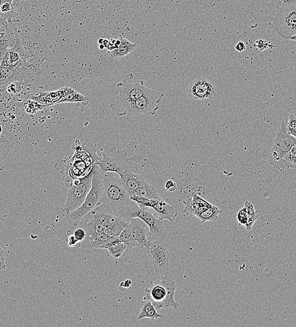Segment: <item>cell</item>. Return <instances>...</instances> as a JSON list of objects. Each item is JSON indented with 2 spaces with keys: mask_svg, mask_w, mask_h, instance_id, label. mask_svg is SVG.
<instances>
[{
  "mask_svg": "<svg viewBox=\"0 0 296 327\" xmlns=\"http://www.w3.org/2000/svg\"><path fill=\"white\" fill-rule=\"evenodd\" d=\"M108 250L111 256L118 259V258L121 257L124 251L126 250V246L125 244L120 242L119 243L115 244V246L108 248Z\"/></svg>",
  "mask_w": 296,
  "mask_h": 327,
  "instance_id": "cell-29",
  "label": "cell"
},
{
  "mask_svg": "<svg viewBox=\"0 0 296 327\" xmlns=\"http://www.w3.org/2000/svg\"><path fill=\"white\" fill-rule=\"evenodd\" d=\"M104 40V39H99V43L100 45V44H103Z\"/></svg>",
  "mask_w": 296,
  "mask_h": 327,
  "instance_id": "cell-47",
  "label": "cell"
},
{
  "mask_svg": "<svg viewBox=\"0 0 296 327\" xmlns=\"http://www.w3.org/2000/svg\"><path fill=\"white\" fill-rule=\"evenodd\" d=\"M118 237H119L120 241L126 245V250L128 251L127 254L128 255L134 248L137 247L136 244L134 242L133 239L132 228H131V225L130 221L128 222L126 227L124 228L121 234Z\"/></svg>",
  "mask_w": 296,
  "mask_h": 327,
  "instance_id": "cell-26",
  "label": "cell"
},
{
  "mask_svg": "<svg viewBox=\"0 0 296 327\" xmlns=\"http://www.w3.org/2000/svg\"><path fill=\"white\" fill-rule=\"evenodd\" d=\"M24 68H0V88L8 86L15 81H21L24 79Z\"/></svg>",
  "mask_w": 296,
  "mask_h": 327,
  "instance_id": "cell-21",
  "label": "cell"
},
{
  "mask_svg": "<svg viewBox=\"0 0 296 327\" xmlns=\"http://www.w3.org/2000/svg\"><path fill=\"white\" fill-rule=\"evenodd\" d=\"M296 145V138L289 134L287 130V122L282 121L271 149L269 164L279 170L280 162L283 158L292 151Z\"/></svg>",
  "mask_w": 296,
  "mask_h": 327,
  "instance_id": "cell-8",
  "label": "cell"
},
{
  "mask_svg": "<svg viewBox=\"0 0 296 327\" xmlns=\"http://www.w3.org/2000/svg\"><path fill=\"white\" fill-rule=\"evenodd\" d=\"M222 211L217 207L216 206L213 205L211 208L207 209V210L200 213L197 216V219L201 221L202 223H205L206 222H216L220 215H221Z\"/></svg>",
  "mask_w": 296,
  "mask_h": 327,
  "instance_id": "cell-27",
  "label": "cell"
},
{
  "mask_svg": "<svg viewBox=\"0 0 296 327\" xmlns=\"http://www.w3.org/2000/svg\"><path fill=\"white\" fill-rule=\"evenodd\" d=\"M102 191H103V176L98 170L97 165L93 164V173L92 187L84 203L81 206L68 214H63L70 227L79 226L80 222L86 215L96 208L100 204Z\"/></svg>",
  "mask_w": 296,
  "mask_h": 327,
  "instance_id": "cell-1",
  "label": "cell"
},
{
  "mask_svg": "<svg viewBox=\"0 0 296 327\" xmlns=\"http://www.w3.org/2000/svg\"><path fill=\"white\" fill-rule=\"evenodd\" d=\"M26 59V53L22 47L9 49L5 52L0 53V68H20L23 66Z\"/></svg>",
  "mask_w": 296,
  "mask_h": 327,
  "instance_id": "cell-14",
  "label": "cell"
},
{
  "mask_svg": "<svg viewBox=\"0 0 296 327\" xmlns=\"http://www.w3.org/2000/svg\"><path fill=\"white\" fill-rule=\"evenodd\" d=\"M103 176V191L100 204L108 206L115 212L119 209L133 205L135 202L131 200V195L127 191L120 177Z\"/></svg>",
  "mask_w": 296,
  "mask_h": 327,
  "instance_id": "cell-4",
  "label": "cell"
},
{
  "mask_svg": "<svg viewBox=\"0 0 296 327\" xmlns=\"http://www.w3.org/2000/svg\"><path fill=\"white\" fill-rule=\"evenodd\" d=\"M260 215L258 212L255 213V215L249 216V219L248 223L244 226V227L246 228V230L250 231L252 228L253 225L255 223V222L257 221V219H259Z\"/></svg>",
  "mask_w": 296,
  "mask_h": 327,
  "instance_id": "cell-35",
  "label": "cell"
},
{
  "mask_svg": "<svg viewBox=\"0 0 296 327\" xmlns=\"http://www.w3.org/2000/svg\"><path fill=\"white\" fill-rule=\"evenodd\" d=\"M128 155V152L126 150L113 148L111 151V155L102 152L101 159L95 162L94 164L99 167L102 172L115 173L118 176L126 171L137 173L142 160V157L139 155H135L129 157Z\"/></svg>",
  "mask_w": 296,
  "mask_h": 327,
  "instance_id": "cell-2",
  "label": "cell"
},
{
  "mask_svg": "<svg viewBox=\"0 0 296 327\" xmlns=\"http://www.w3.org/2000/svg\"><path fill=\"white\" fill-rule=\"evenodd\" d=\"M119 176L131 195L147 181L144 176L133 171H126Z\"/></svg>",
  "mask_w": 296,
  "mask_h": 327,
  "instance_id": "cell-20",
  "label": "cell"
},
{
  "mask_svg": "<svg viewBox=\"0 0 296 327\" xmlns=\"http://www.w3.org/2000/svg\"><path fill=\"white\" fill-rule=\"evenodd\" d=\"M148 250V259L154 268L158 279L162 277L170 271V253L169 244L164 240L151 242Z\"/></svg>",
  "mask_w": 296,
  "mask_h": 327,
  "instance_id": "cell-9",
  "label": "cell"
},
{
  "mask_svg": "<svg viewBox=\"0 0 296 327\" xmlns=\"http://www.w3.org/2000/svg\"><path fill=\"white\" fill-rule=\"evenodd\" d=\"M89 102H90V100L88 98L73 89L68 87V91L60 100L57 104L64 103H81L84 105H87Z\"/></svg>",
  "mask_w": 296,
  "mask_h": 327,
  "instance_id": "cell-24",
  "label": "cell"
},
{
  "mask_svg": "<svg viewBox=\"0 0 296 327\" xmlns=\"http://www.w3.org/2000/svg\"><path fill=\"white\" fill-rule=\"evenodd\" d=\"M163 97V93L147 88L144 94L134 103L128 115H155L159 110V104Z\"/></svg>",
  "mask_w": 296,
  "mask_h": 327,
  "instance_id": "cell-10",
  "label": "cell"
},
{
  "mask_svg": "<svg viewBox=\"0 0 296 327\" xmlns=\"http://www.w3.org/2000/svg\"><path fill=\"white\" fill-rule=\"evenodd\" d=\"M12 144L8 140L0 141V163L7 157L10 149H12Z\"/></svg>",
  "mask_w": 296,
  "mask_h": 327,
  "instance_id": "cell-30",
  "label": "cell"
},
{
  "mask_svg": "<svg viewBox=\"0 0 296 327\" xmlns=\"http://www.w3.org/2000/svg\"><path fill=\"white\" fill-rule=\"evenodd\" d=\"M177 284L170 272L167 273L161 279L153 283L151 288L145 289L144 300H150L157 310L179 308L176 302L175 295Z\"/></svg>",
  "mask_w": 296,
  "mask_h": 327,
  "instance_id": "cell-3",
  "label": "cell"
},
{
  "mask_svg": "<svg viewBox=\"0 0 296 327\" xmlns=\"http://www.w3.org/2000/svg\"><path fill=\"white\" fill-rule=\"evenodd\" d=\"M269 42L265 41V40H258L257 42L255 43V46L260 51H263L266 50L267 49H268L267 47L265 46V44H268Z\"/></svg>",
  "mask_w": 296,
  "mask_h": 327,
  "instance_id": "cell-38",
  "label": "cell"
},
{
  "mask_svg": "<svg viewBox=\"0 0 296 327\" xmlns=\"http://www.w3.org/2000/svg\"><path fill=\"white\" fill-rule=\"evenodd\" d=\"M237 219L240 226H244L248 223L249 214L245 208L243 207L239 211L238 213Z\"/></svg>",
  "mask_w": 296,
  "mask_h": 327,
  "instance_id": "cell-32",
  "label": "cell"
},
{
  "mask_svg": "<svg viewBox=\"0 0 296 327\" xmlns=\"http://www.w3.org/2000/svg\"><path fill=\"white\" fill-rule=\"evenodd\" d=\"M287 130L288 132L296 139V114L291 115L287 122Z\"/></svg>",
  "mask_w": 296,
  "mask_h": 327,
  "instance_id": "cell-31",
  "label": "cell"
},
{
  "mask_svg": "<svg viewBox=\"0 0 296 327\" xmlns=\"http://www.w3.org/2000/svg\"><path fill=\"white\" fill-rule=\"evenodd\" d=\"M244 207L248 211L249 216L255 215V213H257V211L255 210L254 206L250 201H246L244 203Z\"/></svg>",
  "mask_w": 296,
  "mask_h": 327,
  "instance_id": "cell-37",
  "label": "cell"
},
{
  "mask_svg": "<svg viewBox=\"0 0 296 327\" xmlns=\"http://www.w3.org/2000/svg\"><path fill=\"white\" fill-rule=\"evenodd\" d=\"M163 317V315L160 314L157 311V309L153 305L152 302L150 300H144L141 306V310L139 315H137V320L142 319H150L155 320Z\"/></svg>",
  "mask_w": 296,
  "mask_h": 327,
  "instance_id": "cell-23",
  "label": "cell"
},
{
  "mask_svg": "<svg viewBox=\"0 0 296 327\" xmlns=\"http://www.w3.org/2000/svg\"><path fill=\"white\" fill-rule=\"evenodd\" d=\"M4 3H10L13 4V0H0V4Z\"/></svg>",
  "mask_w": 296,
  "mask_h": 327,
  "instance_id": "cell-45",
  "label": "cell"
},
{
  "mask_svg": "<svg viewBox=\"0 0 296 327\" xmlns=\"http://www.w3.org/2000/svg\"><path fill=\"white\" fill-rule=\"evenodd\" d=\"M291 152L293 153V161L290 168L296 169V145L294 147Z\"/></svg>",
  "mask_w": 296,
  "mask_h": 327,
  "instance_id": "cell-42",
  "label": "cell"
},
{
  "mask_svg": "<svg viewBox=\"0 0 296 327\" xmlns=\"http://www.w3.org/2000/svg\"><path fill=\"white\" fill-rule=\"evenodd\" d=\"M165 189L166 191L173 192L177 190L178 186L177 183L173 180H168L165 184Z\"/></svg>",
  "mask_w": 296,
  "mask_h": 327,
  "instance_id": "cell-36",
  "label": "cell"
},
{
  "mask_svg": "<svg viewBox=\"0 0 296 327\" xmlns=\"http://www.w3.org/2000/svg\"><path fill=\"white\" fill-rule=\"evenodd\" d=\"M133 194L148 199L161 200L159 191H157L155 186L151 185L150 182L148 181H146L145 183L137 189Z\"/></svg>",
  "mask_w": 296,
  "mask_h": 327,
  "instance_id": "cell-25",
  "label": "cell"
},
{
  "mask_svg": "<svg viewBox=\"0 0 296 327\" xmlns=\"http://www.w3.org/2000/svg\"><path fill=\"white\" fill-rule=\"evenodd\" d=\"M13 4L10 3H4L0 4V13L3 14H12Z\"/></svg>",
  "mask_w": 296,
  "mask_h": 327,
  "instance_id": "cell-34",
  "label": "cell"
},
{
  "mask_svg": "<svg viewBox=\"0 0 296 327\" xmlns=\"http://www.w3.org/2000/svg\"><path fill=\"white\" fill-rule=\"evenodd\" d=\"M119 95L116 101L110 104L112 110L117 116L123 117L128 115L134 103L141 97L147 90L142 80L128 83L126 80L117 83Z\"/></svg>",
  "mask_w": 296,
  "mask_h": 327,
  "instance_id": "cell-6",
  "label": "cell"
},
{
  "mask_svg": "<svg viewBox=\"0 0 296 327\" xmlns=\"http://www.w3.org/2000/svg\"><path fill=\"white\" fill-rule=\"evenodd\" d=\"M273 23L277 34L285 40H290L296 34V5L273 13Z\"/></svg>",
  "mask_w": 296,
  "mask_h": 327,
  "instance_id": "cell-11",
  "label": "cell"
},
{
  "mask_svg": "<svg viewBox=\"0 0 296 327\" xmlns=\"http://www.w3.org/2000/svg\"><path fill=\"white\" fill-rule=\"evenodd\" d=\"M191 197L188 201H183L185 204L183 211L185 217H197L200 213L213 206V204L199 197L195 191L192 193Z\"/></svg>",
  "mask_w": 296,
  "mask_h": 327,
  "instance_id": "cell-15",
  "label": "cell"
},
{
  "mask_svg": "<svg viewBox=\"0 0 296 327\" xmlns=\"http://www.w3.org/2000/svg\"><path fill=\"white\" fill-rule=\"evenodd\" d=\"M68 89V87H64L54 91H42L31 95L30 99L44 106L54 105L58 104Z\"/></svg>",
  "mask_w": 296,
  "mask_h": 327,
  "instance_id": "cell-17",
  "label": "cell"
},
{
  "mask_svg": "<svg viewBox=\"0 0 296 327\" xmlns=\"http://www.w3.org/2000/svg\"><path fill=\"white\" fill-rule=\"evenodd\" d=\"M133 282L131 279H127L126 281H122L119 286V290L121 291H124L130 288L132 285Z\"/></svg>",
  "mask_w": 296,
  "mask_h": 327,
  "instance_id": "cell-39",
  "label": "cell"
},
{
  "mask_svg": "<svg viewBox=\"0 0 296 327\" xmlns=\"http://www.w3.org/2000/svg\"><path fill=\"white\" fill-rule=\"evenodd\" d=\"M291 41H296V34L294 35L293 37H291L290 39Z\"/></svg>",
  "mask_w": 296,
  "mask_h": 327,
  "instance_id": "cell-46",
  "label": "cell"
},
{
  "mask_svg": "<svg viewBox=\"0 0 296 327\" xmlns=\"http://www.w3.org/2000/svg\"><path fill=\"white\" fill-rule=\"evenodd\" d=\"M151 209L154 210L158 215V219L161 221L168 220L171 222L175 221L179 215V212L170 204L167 203L163 200H157Z\"/></svg>",
  "mask_w": 296,
  "mask_h": 327,
  "instance_id": "cell-18",
  "label": "cell"
},
{
  "mask_svg": "<svg viewBox=\"0 0 296 327\" xmlns=\"http://www.w3.org/2000/svg\"><path fill=\"white\" fill-rule=\"evenodd\" d=\"M115 213L127 222L133 218H139L143 220L149 228L148 239L150 242L164 240L168 237V233L164 228L163 221L155 217L150 209H142L135 203L119 209Z\"/></svg>",
  "mask_w": 296,
  "mask_h": 327,
  "instance_id": "cell-5",
  "label": "cell"
},
{
  "mask_svg": "<svg viewBox=\"0 0 296 327\" xmlns=\"http://www.w3.org/2000/svg\"><path fill=\"white\" fill-rule=\"evenodd\" d=\"M131 228H132V234L134 242L136 244L137 247H142L147 249L149 248L151 242L148 239V233L147 232V225L143 220L139 218H133L130 220Z\"/></svg>",
  "mask_w": 296,
  "mask_h": 327,
  "instance_id": "cell-16",
  "label": "cell"
},
{
  "mask_svg": "<svg viewBox=\"0 0 296 327\" xmlns=\"http://www.w3.org/2000/svg\"><path fill=\"white\" fill-rule=\"evenodd\" d=\"M128 222L113 212L109 215L105 224L104 232L110 236L118 237L126 227Z\"/></svg>",
  "mask_w": 296,
  "mask_h": 327,
  "instance_id": "cell-19",
  "label": "cell"
},
{
  "mask_svg": "<svg viewBox=\"0 0 296 327\" xmlns=\"http://www.w3.org/2000/svg\"><path fill=\"white\" fill-rule=\"evenodd\" d=\"M119 40L121 43H120L119 47L117 49L111 50L110 53V56L113 59H121L136 50V44L131 43L126 38L121 37Z\"/></svg>",
  "mask_w": 296,
  "mask_h": 327,
  "instance_id": "cell-22",
  "label": "cell"
},
{
  "mask_svg": "<svg viewBox=\"0 0 296 327\" xmlns=\"http://www.w3.org/2000/svg\"><path fill=\"white\" fill-rule=\"evenodd\" d=\"M7 139V132L5 130V128L0 125V141H6Z\"/></svg>",
  "mask_w": 296,
  "mask_h": 327,
  "instance_id": "cell-40",
  "label": "cell"
},
{
  "mask_svg": "<svg viewBox=\"0 0 296 327\" xmlns=\"http://www.w3.org/2000/svg\"><path fill=\"white\" fill-rule=\"evenodd\" d=\"M12 17V14L0 13V53L9 49L22 47Z\"/></svg>",
  "mask_w": 296,
  "mask_h": 327,
  "instance_id": "cell-12",
  "label": "cell"
},
{
  "mask_svg": "<svg viewBox=\"0 0 296 327\" xmlns=\"http://www.w3.org/2000/svg\"><path fill=\"white\" fill-rule=\"evenodd\" d=\"M121 241H120L119 237L110 236L106 240L103 246H102L101 249H108L111 248V247L115 246V244L119 243Z\"/></svg>",
  "mask_w": 296,
  "mask_h": 327,
  "instance_id": "cell-33",
  "label": "cell"
},
{
  "mask_svg": "<svg viewBox=\"0 0 296 327\" xmlns=\"http://www.w3.org/2000/svg\"><path fill=\"white\" fill-rule=\"evenodd\" d=\"M104 48H105V46L104 45V44H100V50H104Z\"/></svg>",
  "mask_w": 296,
  "mask_h": 327,
  "instance_id": "cell-48",
  "label": "cell"
},
{
  "mask_svg": "<svg viewBox=\"0 0 296 327\" xmlns=\"http://www.w3.org/2000/svg\"><path fill=\"white\" fill-rule=\"evenodd\" d=\"M271 8L273 13L282 9L296 5V0H271Z\"/></svg>",
  "mask_w": 296,
  "mask_h": 327,
  "instance_id": "cell-28",
  "label": "cell"
},
{
  "mask_svg": "<svg viewBox=\"0 0 296 327\" xmlns=\"http://www.w3.org/2000/svg\"><path fill=\"white\" fill-rule=\"evenodd\" d=\"M235 48L236 49V50L238 51V52H243V51L245 50H246L245 44L242 41H239L237 44H236Z\"/></svg>",
  "mask_w": 296,
  "mask_h": 327,
  "instance_id": "cell-41",
  "label": "cell"
},
{
  "mask_svg": "<svg viewBox=\"0 0 296 327\" xmlns=\"http://www.w3.org/2000/svg\"><path fill=\"white\" fill-rule=\"evenodd\" d=\"M6 252L3 248L0 246V259H6Z\"/></svg>",
  "mask_w": 296,
  "mask_h": 327,
  "instance_id": "cell-43",
  "label": "cell"
},
{
  "mask_svg": "<svg viewBox=\"0 0 296 327\" xmlns=\"http://www.w3.org/2000/svg\"><path fill=\"white\" fill-rule=\"evenodd\" d=\"M93 173V170L86 176L73 180L68 187L63 214H68L77 210L85 200L91 187Z\"/></svg>",
  "mask_w": 296,
  "mask_h": 327,
  "instance_id": "cell-7",
  "label": "cell"
},
{
  "mask_svg": "<svg viewBox=\"0 0 296 327\" xmlns=\"http://www.w3.org/2000/svg\"><path fill=\"white\" fill-rule=\"evenodd\" d=\"M187 92L189 97L195 100H211L216 93V86L211 80L199 77L189 84Z\"/></svg>",
  "mask_w": 296,
  "mask_h": 327,
  "instance_id": "cell-13",
  "label": "cell"
},
{
  "mask_svg": "<svg viewBox=\"0 0 296 327\" xmlns=\"http://www.w3.org/2000/svg\"><path fill=\"white\" fill-rule=\"evenodd\" d=\"M6 268L5 259H0V270Z\"/></svg>",
  "mask_w": 296,
  "mask_h": 327,
  "instance_id": "cell-44",
  "label": "cell"
}]
</instances>
